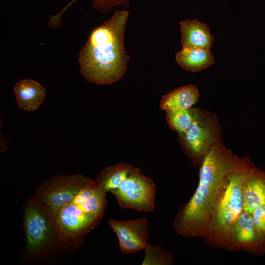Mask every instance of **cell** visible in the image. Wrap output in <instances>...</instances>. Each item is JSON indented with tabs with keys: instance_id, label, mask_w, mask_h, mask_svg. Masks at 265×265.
<instances>
[{
	"instance_id": "6da1fadb",
	"label": "cell",
	"mask_w": 265,
	"mask_h": 265,
	"mask_svg": "<svg viewBox=\"0 0 265 265\" xmlns=\"http://www.w3.org/2000/svg\"><path fill=\"white\" fill-rule=\"evenodd\" d=\"M129 15L127 10L116 11L91 32L79 55L81 74L87 81L108 84L125 75L130 60L124 40Z\"/></svg>"
},
{
	"instance_id": "7a4b0ae2",
	"label": "cell",
	"mask_w": 265,
	"mask_h": 265,
	"mask_svg": "<svg viewBox=\"0 0 265 265\" xmlns=\"http://www.w3.org/2000/svg\"><path fill=\"white\" fill-rule=\"evenodd\" d=\"M240 159L221 143L211 148L203 159L195 193L174 219V229L179 235L185 238L203 236L216 193L226 175Z\"/></svg>"
},
{
	"instance_id": "3957f363",
	"label": "cell",
	"mask_w": 265,
	"mask_h": 265,
	"mask_svg": "<svg viewBox=\"0 0 265 265\" xmlns=\"http://www.w3.org/2000/svg\"><path fill=\"white\" fill-rule=\"evenodd\" d=\"M255 166L247 157L240 159L223 181L213 202L209 223L203 235L212 243L227 247L233 226L243 211L246 182Z\"/></svg>"
},
{
	"instance_id": "277c9868",
	"label": "cell",
	"mask_w": 265,
	"mask_h": 265,
	"mask_svg": "<svg viewBox=\"0 0 265 265\" xmlns=\"http://www.w3.org/2000/svg\"><path fill=\"white\" fill-rule=\"evenodd\" d=\"M55 218L50 210L34 197L26 204L24 227L26 247L30 253H41L55 239H59Z\"/></svg>"
},
{
	"instance_id": "5b68a950",
	"label": "cell",
	"mask_w": 265,
	"mask_h": 265,
	"mask_svg": "<svg viewBox=\"0 0 265 265\" xmlns=\"http://www.w3.org/2000/svg\"><path fill=\"white\" fill-rule=\"evenodd\" d=\"M192 108V122L185 132L178 133L179 136L191 156L203 159L212 147L220 143V125L216 116L212 112Z\"/></svg>"
},
{
	"instance_id": "8992f818",
	"label": "cell",
	"mask_w": 265,
	"mask_h": 265,
	"mask_svg": "<svg viewBox=\"0 0 265 265\" xmlns=\"http://www.w3.org/2000/svg\"><path fill=\"white\" fill-rule=\"evenodd\" d=\"M119 206L143 212H152L155 206L156 186L153 180L133 168L118 188L111 192Z\"/></svg>"
},
{
	"instance_id": "52a82bcc",
	"label": "cell",
	"mask_w": 265,
	"mask_h": 265,
	"mask_svg": "<svg viewBox=\"0 0 265 265\" xmlns=\"http://www.w3.org/2000/svg\"><path fill=\"white\" fill-rule=\"evenodd\" d=\"M92 181L80 174L54 175L39 186L34 197L56 216L63 207L72 201L82 188Z\"/></svg>"
},
{
	"instance_id": "ba28073f",
	"label": "cell",
	"mask_w": 265,
	"mask_h": 265,
	"mask_svg": "<svg viewBox=\"0 0 265 265\" xmlns=\"http://www.w3.org/2000/svg\"><path fill=\"white\" fill-rule=\"evenodd\" d=\"M101 218L73 202L63 207L56 215L59 239L72 246H78L84 236L99 224Z\"/></svg>"
},
{
	"instance_id": "9c48e42d",
	"label": "cell",
	"mask_w": 265,
	"mask_h": 265,
	"mask_svg": "<svg viewBox=\"0 0 265 265\" xmlns=\"http://www.w3.org/2000/svg\"><path fill=\"white\" fill-rule=\"evenodd\" d=\"M108 224L118 238L120 250L123 254L137 253L144 250L148 244L149 232L147 217L130 220L110 219Z\"/></svg>"
},
{
	"instance_id": "30bf717a",
	"label": "cell",
	"mask_w": 265,
	"mask_h": 265,
	"mask_svg": "<svg viewBox=\"0 0 265 265\" xmlns=\"http://www.w3.org/2000/svg\"><path fill=\"white\" fill-rule=\"evenodd\" d=\"M227 247L256 255L265 252V240L256 229L251 214L244 211L240 214L232 228Z\"/></svg>"
},
{
	"instance_id": "8fae6325",
	"label": "cell",
	"mask_w": 265,
	"mask_h": 265,
	"mask_svg": "<svg viewBox=\"0 0 265 265\" xmlns=\"http://www.w3.org/2000/svg\"><path fill=\"white\" fill-rule=\"evenodd\" d=\"M182 48L210 50L214 38L208 25L196 19H188L179 23Z\"/></svg>"
},
{
	"instance_id": "7c38bea8",
	"label": "cell",
	"mask_w": 265,
	"mask_h": 265,
	"mask_svg": "<svg viewBox=\"0 0 265 265\" xmlns=\"http://www.w3.org/2000/svg\"><path fill=\"white\" fill-rule=\"evenodd\" d=\"M265 205V172L256 167L250 174L244 186L243 211L252 214L254 211Z\"/></svg>"
},
{
	"instance_id": "4fadbf2b",
	"label": "cell",
	"mask_w": 265,
	"mask_h": 265,
	"mask_svg": "<svg viewBox=\"0 0 265 265\" xmlns=\"http://www.w3.org/2000/svg\"><path fill=\"white\" fill-rule=\"evenodd\" d=\"M14 91L19 107L28 111L37 109L46 96L43 86L32 79L18 81L14 87Z\"/></svg>"
},
{
	"instance_id": "5bb4252c",
	"label": "cell",
	"mask_w": 265,
	"mask_h": 265,
	"mask_svg": "<svg viewBox=\"0 0 265 265\" xmlns=\"http://www.w3.org/2000/svg\"><path fill=\"white\" fill-rule=\"evenodd\" d=\"M199 95L198 90L193 85L181 86L163 96L159 107L166 112L189 109L197 102Z\"/></svg>"
},
{
	"instance_id": "9a60e30c",
	"label": "cell",
	"mask_w": 265,
	"mask_h": 265,
	"mask_svg": "<svg viewBox=\"0 0 265 265\" xmlns=\"http://www.w3.org/2000/svg\"><path fill=\"white\" fill-rule=\"evenodd\" d=\"M175 60L183 68L197 72L211 66L214 58L210 50L182 48L175 54Z\"/></svg>"
},
{
	"instance_id": "2e32d148",
	"label": "cell",
	"mask_w": 265,
	"mask_h": 265,
	"mask_svg": "<svg viewBox=\"0 0 265 265\" xmlns=\"http://www.w3.org/2000/svg\"><path fill=\"white\" fill-rule=\"evenodd\" d=\"M132 165L126 162L107 167L103 169L96 177L95 183L105 192H112L116 189L130 174Z\"/></svg>"
},
{
	"instance_id": "e0dca14e",
	"label": "cell",
	"mask_w": 265,
	"mask_h": 265,
	"mask_svg": "<svg viewBox=\"0 0 265 265\" xmlns=\"http://www.w3.org/2000/svg\"><path fill=\"white\" fill-rule=\"evenodd\" d=\"M166 119L170 128L178 133L185 132L193 118V108L166 112Z\"/></svg>"
},
{
	"instance_id": "ac0fdd59",
	"label": "cell",
	"mask_w": 265,
	"mask_h": 265,
	"mask_svg": "<svg viewBox=\"0 0 265 265\" xmlns=\"http://www.w3.org/2000/svg\"><path fill=\"white\" fill-rule=\"evenodd\" d=\"M145 256L142 265H167L173 263L171 255L159 246L148 243L144 248Z\"/></svg>"
},
{
	"instance_id": "d6986e66",
	"label": "cell",
	"mask_w": 265,
	"mask_h": 265,
	"mask_svg": "<svg viewBox=\"0 0 265 265\" xmlns=\"http://www.w3.org/2000/svg\"><path fill=\"white\" fill-rule=\"evenodd\" d=\"M72 0L62 9L65 11L76 1ZM91 3L93 7L96 10L103 12H107L110 11L116 6H122L128 7L130 3V0H92Z\"/></svg>"
},
{
	"instance_id": "ffe728a7",
	"label": "cell",
	"mask_w": 265,
	"mask_h": 265,
	"mask_svg": "<svg viewBox=\"0 0 265 265\" xmlns=\"http://www.w3.org/2000/svg\"><path fill=\"white\" fill-rule=\"evenodd\" d=\"M252 216L256 229L265 240V205L256 209Z\"/></svg>"
}]
</instances>
